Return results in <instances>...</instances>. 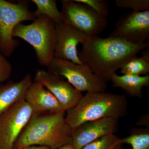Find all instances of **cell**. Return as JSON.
Here are the masks:
<instances>
[{
  "mask_svg": "<svg viewBox=\"0 0 149 149\" xmlns=\"http://www.w3.org/2000/svg\"><path fill=\"white\" fill-rule=\"evenodd\" d=\"M76 2L84 4L93 8L97 13L107 17L109 15L108 1L106 0H74Z\"/></svg>",
  "mask_w": 149,
  "mask_h": 149,
  "instance_id": "21",
  "label": "cell"
},
{
  "mask_svg": "<svg viewBox=\"0 0 149 149\" xmlns=\"http://www.w3.org/2000/svg\"><path fill=\"white\" fill-rule=\"evenodd\" d=\"M111 81L113 87L121 88L130 96L142 98L143 88L148 87L149 85V75H118L115 73L113 75Z\"/></svg>",
  "mask_w": 149,
  "mask_h": 149,
  "instance_id": "15",
  "label": "cell"
},
{
  "mask_svg": "<svg viewBox=\"0 0 149 149\" xmlns=\"http://www.w3.org/2000/svg\"><path fill=\"white\" fill-rule=\"evenodd\" d=\"M12 65L7 58L0 53V83L9 79L12 72Z\"/></svg>",
  "mask_w": 149,
  "mask_h": 149,
  "instance_id": "22",
  "label": "cell"
},
{
  "mask_svg": "<svg viewBox=\"0 0 149 149\" xmlns=\"http://www.w3.org/2000/svg\"><path fill=\"white\" fill-rule=\"evenodd\" d=\"M121 141L123 144L131 145L132 149H149V129L134 130L129 136L121 139Z\"/></svg>",
  "mask_w": 149,
  "mask_h": 149,
  "instance_id": "18",
  "label": "cell"
},
{
  "mask_svg": "<svg viewBox=\"0 0 149 149\" xmlns=\"http://www.w3.org/2000/svg\"><path fill=\"white\" fill-rule=\"evenodd\" d=\"M88 37L71 26L62 23L56 24V43L54 58L70 61L82 65L78 56L77 47L85 43Z\"/></svg>",
  "mask_w": 149,
  "mask_h": 149,
  "instance_id": "11",
  "label": "cell"
},
{
  "mask_svg": "<svg viewBox=\"0 0 149 149\" xmlns=\"http://www.w3.org/2000/svg\"><path fill=\"white\" fill-rule=\"evenodd\" d=\"M61 13L63 23L88 37L97 36L106 28L107 17L97 13L89 6L74 0H62Z\"/></svg>",
  "mask_w": 149,
  "mask_h": 149,
  "instance_id": "7",
  "label": "cell"
},
{
  "mask_svg": "<svg viewBox=\"0 0 149 149\" xmlns=\"http://www.w3.org/2000/svg\"><path fill=\"white\" fill-rule=\"evenodd\" d=\"M37 6V9L34 11L35 16L40 15H46L49 17L56 24L63 23L61 12L57 7L55 0H32Z\"/></svg>",
  "mask_w": 149,
  "mask_h": 149,
  "instance_id": "16",
  "label": "cell"
},
{
  "mask_svg": "<svg viewBox=\"0 0 149 149\" xmlns=\"http://www.w3.org/2000/svg\"><path fill=\"white\" fill-rule=\"evenodd\" d=\"M25 100L32 108L34 113L65 111L55 97L37 82H33L28 89Z\"/></svg>",
  "mask_w": 149,
  "mask_h": 149,
  "instance_id": "13",
  "label": "cell"
},
{
  "mask_svg": "<svg viewBox=\"0 0 149 149\" xmlns=\"http://www.w3.org/2000/svg\"><path fill=\"white\" fill-rule=\"evenodd\" d=\"M32 83V76L27 74L19 82L10 80L0 85V116L15 104L25 99Z\"/></svg>",
  "mask_w": 149,
  "mask_h": 149,
  "instance_id": "14",
  "label": "cell"
},
{
  "mask_svg": "<svg viewBox=\"0 0 149 149\" xmlns=\"http://www.w3.org/2000/svg\"><path fill=\"white\" fill-rule=\"evenodd\" d=\"M22 149H51L50 148L45 146H28Z\"/></svg>",
  "mask_w": 149,
  "mask_h": 149,
  "instance_id": "25",
  "label": "cell"
},
{
  "mask_svg": "<svg viewBox=\"0 0 149 149\" xmlns=\"http://www.w3.org/2000/svg\"><path fill=\"white\" fill-rule=\"evenodd\" d=\"M123 144L121 139L110 134L95 140L81 149H122Z\"/></svg>",
  "mask_w": 149,
  "mask_h": 149,
  "instance_id": "19",
  "label": "cell"
},
{
  "mask_svg": "<svg viewBox=\"0 0 149 149\" xmlns=\"http://www.w3.org/2000/svg\"><path fill=\"white\" fill-rule=\"evenodd\" d=\"M34 82L41 84L52 93L65 112L76 105L83 96L68 81L45 70H37Z\"/></svg>",
  "mask_w": 149,
  "mask_h": 149,
  "instance_id": "10",
  "label": "cell"
},
{
  "mask_svg": "<svg viewBox=\"0 0 149 149\" xmlns=\"http://www.w3.org/2000/svg\"><path fill=\"white\" fill-rule=\"evenodd\" d=\"M118 120L105 118L85 123L72 129L71 143L74 149H81L99 138L114 134L118 128Z\"/></svg>",
  "mask_w": 149,
  "mask_h": 149,
  "instance_id": "12",
  "label": "cell"
},
{
  "mask_svg": "<svg viewBox=\"0 0 149 149\" xmlns=\"http://www.w3.org/2000/svg\"><path fill=\"white\" fill-rule=\"evenodd\" d=\"M33 114L32 108L24 99L0 116V149H13Z\"/></svg>",
  "mask_w": 149,
  "mask_h": 149,
  "instance_id": "8",
  "label": "cell"
},
{
  "mask_svg": "<svg viewBox=\"0 0 149 149\" xmlns=\"http://www.w3.org/2000/svg\"><path fill=\"white\" fill-rule=\"evenodd\" d=\"M108 37L120 38L135 44L146 42L149 39V10L123 15Z\"/></svg>",
  "mask_w": 149,
  "mask_h": 149,
  "instance_id": "9",
  "label": "cell"
},
{
  "mask_svg": "<svg viewBox=\"0 0 149 149\" xmlns=\"http://www.w3.org/2000/svg\"><path fill=\"white\" fill-rule=\"evenodd\" d=\"M56 149H74L72 143L66 144Z\"/></svg>",
  "mask_w": 149,
  "mask_h": 149,
  "instance_id": "26",
  "label": "cell"
},
{
  "mask_svg": "<svg viewBox=\"0 0 149 149\" xmlns=\"http://www.w3.org/2000/svg\"><path fill=\"white\" fill-rule=\"evenodd\" d=\"M149 47V42L135 44L119 38L95 36L88 37L78 56L83 64L107 83L118 70Z\"/></svg>",
  "mask_w": 149,
  "mask_h": 149,
  "instance_id": "1",
  "label": "cell"
},
{
  "mask_svg": "<svg viewBox=\"0 0 149 149\" xmlns=\"http://www.w3.org/2000/svg\"><path fill=\"white\" fill-rule=\"evenodd\" d=\"M123 74L146 75L149 72V61L142 57H133L120 68Z\"/></svg>",
  "mask_w": 149,
  "mask_h": 149,
  "instance_id": "17",
  "label": "cell"
},
{
  "mask_svg": "<svg viewBox=\"0 0 149 149\" xmlns=\"http://www.w3.org/2000/svg\"><path fill=\"white\" fill-rule=\"evenodd\" d=\"M149 47L142 50V57L149 61Z\"/></svg>",
  "mask_w": 149,
  "mask_h": 149,
  "instance_id": "24",
  "label": "cell"
},
{
  "mask_svg": "<svg viewBox=\"0 0 149 149\" xmlns=\"http://www.w3.org/2000/svg\"><path fill=\"white\" fill-rule=\"evenodd\" d=\"M29 7V1L13 3L0 0V53L6 58L10 56L20 44L13 35L15 27L22 22L34 21L37 18Z\"/></svg>",
  "mask_w": 149,
  "mask_h": 149,
  "instance_id": "5",
  "label": "cell"
},
{
  "mask_svg": "<svg viewBox=\"0 0 149 149\" xmlns=\"http://www.w3.org/2000/svg\"><path fill=\"white\" fill-rule=\"evenodd\" d=\"M116 5L121 8H128L133 11L149 10V0H116Z\"/></svg>",
  "mask_w": 149,
  "mask_h": 149,
  "instance_id": "20",
  "label": "cell"
},
{
  "mask_svg": "<svg viewBox=\"0 0 149 149\" xmlns=\"http://www.w3.org/2000/svg\"><path fill=\"white\" fill-rule=\"evenodd\" d=\"M149 114H145L140 118L137 122V125L144 126L147 128H149Z\"/></svg>",
  "mask_w": 149,
  "mask_h": 149,
  "instance_id": "23",
  "label": "cell"
},
{
  "mask_svg": "<svg viewBox=\"0 0 149 149\" xmlns=\"http://www.w3.org/2000/svg\"><path fill=\"white\" fill-rule=\"evenodd\" d=\"M49 72L65 78L81 93L105 92L107 83L100 79L85 65L75 64L70 61L54 58L47 67Z\"/></svg>",
  "mask_w": 149,
  "mask_h": 149,
  "instance_id": "6",
  "label": "cell"
},
{
  "mask_svg": "<svg viewBox=\"0 0 149 149\" xmlns=\"http://www.w3.org/2000/svg\"><path fill=\"white\" fill-rule=\"evenodd\" d=\"M128 107L124 95L105 92L87 93L76 105L67 111L65 119L72 130L89 121L105 118L118 119L125 117Z\"/></svg>",
  "mask_w": 149,
  "mask_h": 149,
  "instance_id": "3",
  "label": "cell"
},
{
  "mask_svg": "<svg viewBox=\"0 0 149 149\" xmlns=\"http://www.w3.org/2000/svg\"><path fill=\"white\" fill-rule=\"evenodd\" d=\"M13 35L33 47L40 65L49 66L54 58L56 43V24L49 17L40 15L31 24L19 23L15 27Z\"/></svg>",
  "mask_w": 149,
  "mask_h": 149,
  "instance_id": "4",
  "label": "cell"
},
{
  "mask_svg": "<svg viewBox=\"0 0 149 149\" xmlns=\"http://www.w3.org/2000/svg\"><path fill=\"white\" fill-rule=\"evenodd\" d=\"M66 112L34 113L19 135L13 149L45 146L56 149L72 143V129L65 119Z\"/></svg>",
  "mask_w": 149,
  "mask_h": 149,
  "instance_id": "2",
  "label": "cell"
}]
</instances>
